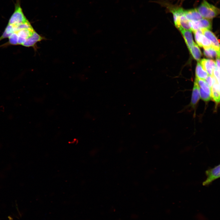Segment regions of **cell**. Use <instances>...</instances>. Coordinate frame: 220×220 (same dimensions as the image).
<instances>
[{
    "label": "cell",
    "instance_id": "e0dca14e",
    "mask_svg": "<svg viewBox=\"0 0 220 220\" xmlns=\"http://www.w3.org/2000/svg\"><path fill=\"white\" fill-rule=\"evenodd\" d=\"M205 81L211 89L213 83V79L212 76L208 75L206 79H205Z\"/></svg>",
    "mask_w": 220,
    "mask_h": 220
},
{
    "label": "cell",
    "instance_id": "52a82bcc",
    "mask_svg": "<svg viewBox=\"0 0 220 220\" xmlns=\"http://www.w3.org/2000/svg\"><path fill=\"white\" fill-rule=\"evenodd\" d=\"M200 98L199 86L197 82L195 79L193 89L191 104L194 107L197 103Z\"/></svg>",
    "mask_w": 220,
    "mask_h": 220
},
{
    "label": "cell",
    "instance_id": "7c38bea8",
    "mask_svg": "<svg viewBox=\"0 0 220 220\" xmlns=\"http://www.w3.org/2000/svg\"><path fill=\"white\" fill-rule=\"evenodd\" d=\"M212 19L202 18L198 20L200 28L210 30L212 28Z\"/></svg>",
    "mask_w": 220,
    "mask_h": 220
},
{
    "label": "cell",
    "instance_id": "ffe728a7",
    "mask_svg": "<svg viewBox=\"0 0 220 220\" xmlns=\"http://www.w3.org/2000/svg\"><path fill=\"white\" fill-rule=\"evenodd\" d=\"M8 218L9 220H13V218L10 216H9Z\"/></svg>",
    "mask_w": 220,
    "mask_h": 220
},
{
    "label": "cell",
    "instance_id": "ba28073f",
    "mask_svg": "<svg viewBox=\"0 0 220 220\" xmlns=\"http://www.w3.org/2000/svg\"><path fill=\"white\" fill-rule=\"evenodd\" d=\"M183 36L186 44L189 50L194 45V42L191 31L182 29L180 30Z\"/></svg>",
    "mask_w": 220,
    "mask_h": 220
},
{
    "label": "cell",
    "instance_id": "30bf717a",
    "mask_svg": "<svg viewBox=\"0 0 220 220\" xmlns=\"http://www.w3.org/2000/svg\"><path fill=\"white\" fill-rule=\"evenodd\" d=\"M193 58L197 61H200L202 56L201 51L197 44L195 43L189 50Z\"/></svg>",
    "mask_w": 220,
    "mask_h": 220
},
{
    "label": "cell",
    "instance_id": "3957f363",
    "mask_svg": "<svg viewBox=\"0 0 220 220\" xmlns=\"http://www.w3.org/2000/svg\"><path fill=\"white\" fill-rule=\"evenodd\" d=\"M202 33L211 42L212 47L218 51H220L219 42L215 35L209 30L201 28Z\"/></svg>",
    "mask_w": 220,
    "mask_h": 220
},
{
    "label": "cell",
    "instance_id": "6da1fadb",
    "mask_svg": "<svg viewBox=\"0 0 220 220\" xmlns=\"http://www.w3.org/2000/svg\"><path fill=\"white\" fill-rule=\"evenodd\" d=\"M196 9L203 18L212 19L220 13L219 8L205 0H203Z\"/></svg>",
    "mask_w": 220,
    "mask_h": 220
},
{
    "label": "cell",
    "instance_id": "7a4b0ae2",
    "mask_svg": "<svg viewBox=\"0 0 220 220\" xmlns=\"http://www.w3.org/2000/svg\"><path fill=\"white\" fill-rule=\"evenodd\" d=\"M220 165L216 166L214 168L207 170L206 174L207 176L206 179L203 182V185L204 186L208 185L213 181L220 177Z\"/></svg>",
    "mask_w": 220,
    "mask_h": 220
},
{
    "label": "cell",
    "instance_id": "277c9868",
    "mask_svg": "<svg viewBox=\"0 0 220 220\" xmlns=\"http://www.w3.org/2000/svg\"><path fill=\"white\" fill-rule=\"evenodd\" d=\"M200 63L203 69L209 75L212 76L213 71L216 68L215 61L212 59H203L200 61Z\"/></svg>",
    "mask_w": 220,
    "mask_h": 220
},
{
    "label": "cell",
    "instance_id": "5bb4252c",
    "mask_svg": "<svg viewBox=\"0 0 220 220\" xmlns=\"http://www.w3.org/2000/svg\"><path fill=\"white\" fill-rule=\"evenodd\" d=\"M201 41L202 46L204 49H207L212 47L211 43L210 41L203 34L201 35Z\"/></svg>",
    "mask_w": 220,
    "mask_h": 220
},
{
    "label": "cell",
    "instance_id": "9c48e42d",
    "mask_svg": "<svg viewBox=\"0 0 220 220\" xmlns=\"http://www.w3.org/2000/svg\"><path fill=\"white\" fill-rule=\"evenodd\" d=\"M196 78L204 80L206 79L208 75L207 72L203 69L199 62L197 63L196 66Z\"/></svg>",
    "mask_w": 220,
    "mask_h": 220
},
{
    "label": "cell",
    "instance_id": "8fae6325",
    "mask_svg": "<svg viewBox=\"0 0 220 220\" xmlns=\"http://www.w3.org/2000/svg\"><path fill=\"white\" fill-rule=\"evenodd\" d=\"M204 54L206 57L210 58H214L220 57V51H218L212 47L206 49H204Z\"/></svg>",
    "mask_w": 220,
    "mask_h": 220
},
{
    "label": "cell",
    "instance_id": "9a60e30c",
    "mask_svg": "<svg viewBox=\"0 0 220 220\" xmlns=\"http://www.w3.org/2000/svg\"><path fill=\"white\" fill-rule=\"evenodd\" d=\"M200 97L201 99L205 101H208L212 99L211 96L206 93L199 87Z\"/></svg>",
    "mask_w": 220,
    "mask_h": 220
},
{
    "label": "cell",
    "instance_id": "5b68a950",
    "mask_svg": "<svg viewBox=\"0 0 220 220\" xmlns=\"http://www.w3.org/2000/svg\"><path fill=\"white\" fill-rule=\"evenodd\" d=\"M184 15L189 21H198L203 18L201 16L196 8L189 9H184Z\"/></svg>",
    "mask_w": 220,
    "mask_h": 220
},
{
    "label": "cell",
    "instance_id": "ac0fdd59",
    "mask_svg": "<svg viewBox=\"0 0 220 220\" xmlns=\"http://www.w3.org/2000/svg\"><path fill=\"white\" fill-rule=\"evenodd\" d=\"M213 75L218 82L220 83V71L216 68L213 71Z\"/></svg>",
    "mask_w": 220,
    "mask_h": 220
},
{
    "label": "cell",
    "instance_id": "8992f818",
    "mask_svg": "<svg viewBox=\"0 0 220 220\" xmlns=\"http://www.w3.org/2000/svg\"><path fill=\"white\" fill-rule=\"evenodd\" d=\"M213 83L211 88V97L217 104L220 101V86L214 76H213Z\"/></svg>",
    "mask_w": 220,
    "mask_h": 220
},
{
    "label": "cell",
    "instance_id": "4fadbf2b",
    "mask_svg": "<svg viewBox=\"0 0 220 220\" xmlns=\"http://www.w3.org/2000/svg\"><path fill=\"white\" fill-rule=\"evenodd\" d=\"M200 87L206 93L211 94V89L209 87L206 82L204 80L199 79L196 77L195 79Z\"/></svg>",
    "mask_w": 220,
    "mask_h": 220
},
{
    "label": "cell",
    "instance_id": "d6986e66",
    "mask_svg": "<svg viewBox=\"0 0 220 220\" xmlns=\"http://www.w3.org/2000/svg\"><path fill=\"white\" fill-rule=\"evenodd\" d=\"M220 57L216 58L215 64L217 69L220 71Z\"/></svg>",
    "mask_w": 220,
    "mask_h": 220
},
{
    "label": "cell",
    "instance_id": "2e32d148",
    "mask_svg": "<svg viewBox=\"0 0 220 220\" xmlns=\"http://www.w3.org/2000/svg\"><path fill=\"white\" fill-rule=\"evenodd\" d=\"M195 41L197 44L200 47H202L201 41V35L202 34L201 28L193 32Z\"/></svg>",
    "mask_w": 220,
    "mask_h": 220
}]
</instances>
